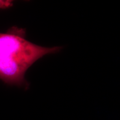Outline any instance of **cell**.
<instances>
[{
  "label": "cell",
  "mask_w": 120,
  "mask_h": 120,
  "mask_svg": "<svg viewBox=\"0 0 120 120\" xmlns=\"http://www.w3.org/2000/svg\"><path fill=\"white\" fill-rule=\"evenodd\" d=\"M13 1L10 0H0V9H6L13 6Z\"/></svg>",
  "instance_id": "2"
},
{
  "label": "cell",
  "mask_w": 120,
  "mask_h": 120,
  "mask_svg": "<svg viewBox=\"0 0 120 120\" xmlns=\"http://www.w3.org/2000/svg\"><path fill=\"white\" fill-rule=\"evenodd\" d=\"M26 30L13 26L0 33V80L27 89L25 75L31 66L46 55L57 53L60 46L43 47L27 40Z\"/></svg>",
  "instance_id": "1"
}]
</instances>
